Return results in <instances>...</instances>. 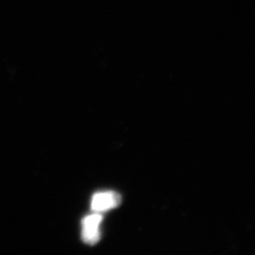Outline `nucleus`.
<instances>
[{
	"label": "nucleus",
	"mask_w": 255,
	"mask_h": 255,
	"mask_svg": "<svg viewBox=\"0 0 255 255\" xmlns=\"http://www.w3.org/2000/svg\"><path fill=\"white\" fill-rule=\"evenodd\" d=\"M120 202L121 198L117 192H100L93 196L91 208L97 213L106 212L108 210L117 208Z\"/></svg>",
	"instance_id": "nucleus-2"
},
{
	"label": "nucleus",
	"mask_w": 255,
	"mask_h": 255,
	"mask_svg": "<svg viewBox=\"0 0 255 255\" xmlns=\"http://www.w3.org/2000/svg\"><path fill=\"white\" fill-rule=\"evenodd\" d=\"M101 213H95L85 217L82 220V238L83 242L88 245H95L101 240V223L102 222Z\"/></svg>",
	"instance_id": "nucleus-1"
}]
</instances>
